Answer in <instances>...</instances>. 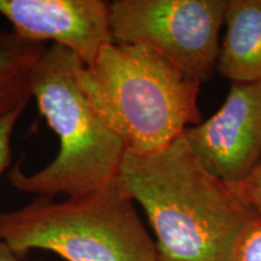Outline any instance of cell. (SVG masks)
Masks as SVG:
<instances>
[{
  "instance_id": "4fadbf2b",
  "label": "cell",
  "mask_w": 261,
  "mask_h": 261,
  "mask_svg": "<svg viewBox=\"0 0 261 261\" xmlns=\"http://www.w3.org/2000/svg\"><path fill=\"white\" fill-rule=\"evenodd\" d=\"M0 261H40V260H29L27 256L19 255L16 253L9 244L0 238Z\"/></svg>"
},
{
  "instance_id": "7a4b0ae2",
  "label": "cell",
  "mask_w": 261,
  "mask_h": 261,
  "mask_svg": "<svg viewBox=\"0 0 261 261\" xmlns=\"http://www.w3.org/2000/svg\"><path fill=\"white\" fill-rule=\"evenodd\" d=\"M77 85L127 152L146 155L200 123V81L148 46L113 41L76 74Z\"/></svg>"
},
{
  "instance_id": "6da1fadb",
  "label": "cell",
  "mask_w": 261,
  "mask_h": 261,
  "mask_svg": "<svg viewBox=\"0 0 261 261\" xmlns=\"http://www.w3.org/2000/svg\"><path fill=\"white\" fill-rule=\"evenodd\" d=\"M117 179L144 210L160 261H228L237 237L255 218L198 161L182 135L150 154L126 151Z\"/></svg>"
},
{
  "instance_id": "30bf717a",
  "label": "cell",
  "mask_w": 261,
  "mask_h": 261,
  "mask_svg": "<svg viewBox=\"0 0 261 261\" xmlns=\"http://www.w3.org/2000/svg\"><path fill=\"white\" fill-rule=\"evenodd\" d=\"M228 261H261V220L254 218L237 237Z\"/></svg>"
},
{
  "instance_id": "9c48e42d",
  "label": "cell",
  "mask_w": 261,
  "mask_h": 261,
  "mask_svg": "<svg viewBox=\"0 0 261 261\" xmlns=\"http://www.w3.org/2000/svg\"><path fill=\"white\" fill-rule=\"evenodd\" d=\"M46 46L0 31V121L24 110L33 98V76Z\"/></svg>"
},
{
  "instance_id": "52a82bcc",
  "label": "cell",
  "mask_w": 261,
  "mask_h": 261,
  "mask_svg": "<svg viewBox=\"0 0 261 261\" xmlns=\"http://www.w3.org/2000/svg\"><path fill=\"white\" fill-rule=\"evenodd\" d=\"M0 15L18 37L52 41L76 55L85 65L115 41L110 3L103 0H0Z\"/></svg>"
},
{
  "instance_id": "3957f363",
  "label": "cell",
  "mask_w": 261,
  "mask_h": 261,
  "mask_svg": "<svg viewBox=\"0 0 261 261\" xmlns=\"http://www.w3.org/2000/svg\"><path fill=\"white\" fill-rule=\"evenodd\" d=\"M84 62L60 45L46 47L33 76L32 94L56 133L58 154L46 167L27 174L19 165L9 172L16 190L52 197L80 196L117 177L125 145L87 102L77 85Z\"/></svg>"
},
{
  "instance_id": "ba28073f",
  "label": "cell",
  "mask_w": 261,
  "mask_h": 261,
  "mask_svg": "<svg viewBox=\"0 0 261 261\" xmlns=\"http://www.w3.org/2000/svg\"><path fill=\"white\" fill-rule=\"evenodd\" d=\"M217 69L231 83L261 80V0H228Z\"/></svg>"
},
{
  "instance_id": "8fae6325",
  "label": "cell",
  "mask_w": 261,
  "mask_h": 261,
  "mask_svg": "<svg viewBox=\"0 0 261 261\" xmlns=\"http://www.w3.org/2000/svg\"><path fill=\"white\" fill-rule=\"evenodd\" d=\"M227 185L254 217L261 220V160L243 180Z\"/></svg>"
},
{
  "instance_id": "7c38bea8",
  "label": "cell",
  "mask_w": 261,
  "mask_h": 261,
  "mask_svg": "<svg viewBox=\"0 0 261 261\" xmlns=\"http://www.w3.org/2000/svg\"><path fill=\"white\" fill-rule=\"evenodd\" d=\"M22 112L23 110H17L0 121V178L11 163V139Z\"/></svg>"
},
{
  "instance_id": "8992f818",
  "label": "cell",
  "mask_w": 261,
  "mask_h": 261,
  "mask_svg": "<svg viewBox=\"0 0 261 261\" xmlns=\"http://www.w3.org/2000/svg\"><path fill=\"white\" fill-rule=\"evenodd\" d=\"M182 138L212 174L236 184L261 160V80L232 83L220 109Z\"/></svg>"
},
{
  "instance_id": "277c9868",
  "label": "cell",
  "mask_w": 261,
  "mask_h": 261,
  "mask_svg": "<svg viewBox=\"0 0 261 261\" xmlns=\"http://www.w3.org/2000/svg\"><path fill=\"white\" fill-rule=\"evenodd\" d=\"M0 238L22 256L41 249L65 261H160L155 241L117 177L64 201L38 196L0 213Z\"/></svg>"
},
{
  "instance_id": "5b68a950",
  "label": "cell",
  "mask_w": 261,
  "mask_h": 261,
  "mask_svg": "<svg viewBox=\"0 0 261 261\" xmlns=\"http://www.w3.org/2000/svg\"><path fill=\"white\" fill-rule=\"evenodd\" d=\"M226 0H115L114 40L148 46L202 81L217 67Z\"/></svg>"
}]
</instances>
